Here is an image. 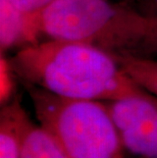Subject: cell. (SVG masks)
<instances>
[{
  "instance_id": "6da1fadb",
  "label": "cell",
  "mask_w": 157,
  "mask_h": 158,
  "mask_svg": "<svg viewBox=\"0 0 157 158\" xmlns=\"http://www.w3.org/2000/svg\"><path fill=\"white\" fill-rule=\"evenodd\" d=\"M11 64L27 85L68 98H156L123 70L112 53L87 43L54 39L37 42L22 47Z\"/></svg>"
},
{
  "instance_id": "7a4b0ae2",
  "label": "cell",
  "mask_w": 157,
  "mask_h": 158,
  "mask_svg": "<svg viewBox=\"0 0 157 158\" xmlns=\"http://www.w3.org/2000/svg\"><path fill=\"white\" fill-rule=\"evenodd\" d=\"M38 38L83 42L112 54L147 49L157 34V15H145L110 0H54L33 12Z\"/></svg>"
},
{
  "instance_id": "3957f363",
  "label": "cell",
  "mask_w": 157,
  "mask_h": 158,
  "mask_svg": "<svg viewBox=\"0 0 157 158\" xmlns=\"http://www.w3.org/2000/svg\"><path fill=\"white\" fill-rule=\"evenodd\" d=\"M39 124L68 158H126L104 101L68 98L27 85Z\"/></svg>"
},
{
  "instance_id": "277c9868",
  "label": "cell",
  "mask_w": 157,
  "mask_h": 158,
  "mask_svg": "<svg viewBox=\"0 0 157 158\" xmlns=\"http://www.w3.org/2000/svg\"><path fill=\"white\" fill-rule=\"evenodd\" d=\"M126 151L157 158V98L128 97L104 101Z\"/></svg>"
},
{
  "instance_id": "5b68a950",
  "label": "cell",
  "mask_w": 157,
  "mask_h": 158,
  "mask_svg": "<svg viewBox=\"0 0 157 158\" xmlns=\"http://www.w3.org/2000/svg\"><path fill=\"white\" fill-rule=\"evenodd\" d=\"M33 13H27L8 1L0 0V47L5 51L11 47L38 42Z\"/></svg>"
},
{
  "instance_id": "8992f818",
  "label": "cell",
  "mask_w": 157,
  "mask_h": 158,
  "mask_svg": "<svg viewBox=\"0 0 157 158\" xmlns=\"http://www.w3.org/2000/svg\"><path fill=\"white\" fill-rule=\"evenodd\" d=\"M19 158H68L41 124H35L25 114L21 129Z\"/></svg>"
},
{
  "instance_id": "52a82bcc",
  "label": "cell",
  "mask_w": 157,
  "mask_h": 158,
  "mask_svg": "<svg viewBox=\"0 0 157 158\" xmlns=\"http://www.w3.org/2000/svg\"><path fill=\"white\" fill-rule=\"evenodd\" d=\"M27 112L19 98L2 105L0 112V158H19L22 123Z\"/></svg>"
},
{
  "instance_id": "ba28073f",
  "label": "cell",
  "mask_w": 157,
  "mask_h": 158,
  "mask_svg": "<svg viewBox=\"0 0 157 158\" xmlns=\"http://www.w3.org/2000/svg\"><path fill=\"white\" fill-rule=\"evenodd\" d=\"M122 65L123 70L145 89L157 98V61L143 56H137L132 53H116L113 54Z\"/></svg>"
},
{
  "instance_id": "9c48e42d",
  "label": "cell",
  "mask_w": 157,
  "mask_h": 158,
  "mask_svg": "<svg viewBox=\"0 0 157 158\" xmlns=\"http://www.w3.org/2000/svg\"><path fill=\"white\" fill-rule=\"evenodd\" d=\"M13 68L10 62L1 55L0 57V103L5 105L13 99L14 81H13Z\"/></svg>"
},
{
  "instance_id": "30bf717a",
  "label": "cell",
  "mask_w": 157,
  "mask_h": 158,
  "mask_svg": "<svg viewBox=\"0 0 157 158\" xmlns=\"http://www.w3.org/2000/svg\"><path fill=\"white\" fill-rule=\"evenodd\" d=\"M8 1L19 10L27 13H33L40 11L54 0H8Z\"/></svg>"
},
{
  "instance_id": "8fae6325",
  "label": "cell",
  "mask_w": 157,
  "mask_h": 158,
  "mask_svg": "<svg viewBox=\"0 0 157 158\" xmlns=\"http://www.w3.org/2000/svg\"><path fill=\"white\" fill-rule=\"evenodd\" d=\"M148 50H154V51H157V34L155 35V37L153 38V40L151 41V43L149 44V46H148V48H147Z\"/></svg>"
},
{
  "instance_id": "7c38bea8",
  "label": "cell",
  "mask_w": 157,
  "mask_h": 158,
  "mask_svg": "<svg viewBox=\"0 0 157 158\" xmlns=\"http://www.w3.org/2000/svg\"><path fill=\"white\" fill-rule=\"evenodd\" d=\"M137 158H141V157H137Z\"/></svg>"
}]
</instances>
